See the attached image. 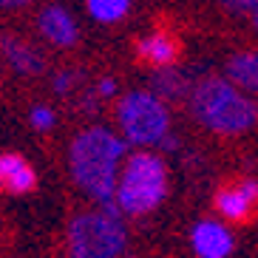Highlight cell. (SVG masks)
I'll list each match as a JSON object with an SVG mask.
<instances>
[{
	"label": "cell",
	"instance_id": "6da1fadb",
	"mask_svg": "<svg viewBox=\"0 0 258 258\" xmlns=\"http://www.w3.org/2000/svg\"><path fill=\"white\" fill-rule=\"evenodd\" d=\"M125 156H128L125 139H119L111 128H102V125H91V128L80 131L71 139L69 148L71 179L85 196L108 213H119L114 205V187Z\"/></svg>",
	"mask_w": 258,
	"mask_h": 258
},
{
	"label": "cell",
	"instance_id": "7a4b0ae2",
	"mask_svg": "<svg viewBox=\"0 0 258 258\" xmlns=\"http://www.w3.org/2000/svg\"><path fill=\"white\" fill-rule=\"evenodd\" d=\"M187 99L193 119L221 137L247 134L258 122V105L221 77H205L196 85H190Z\"/></svg>",
	"mask_w": 258,
	"mask_h": 258
},
{
	"label": "cell",
	"instance_id": "3957f363",
	"mask_svg": "<svg viewBox=\"0 0 258 258\" xmlns=\"http://www.w3.org/2000/svg\"><path fill=\"white\" fill-rule=\"evenodd\" d=\"M167 196V165L159 153L137 151L125 156L116 176L114 205L125 216H148Z\"/></svg>",
	"mask_w": 258,
	"mask_h": 258
},
{
	"label": "cell",
	"instance_id": "277c9868",
	"mask_svg": "<svg viewBox=\"0 0 258 258\" xmlns=\"http://www.w3.org/2000/svg\"><path fill=\"white\" fill-rule=\"evenodd\" d=\"M128 247V230L119 213H77L66 230V258H119Z\"/></svg>",
	"mask_w": 258,
	"mask_h": 258
},
{
	"label": "cell",
	"instance_id": "5b68a950",
	"mask_svg": "<svg viewBox=\"0 0 258 258\" xmlns=\"http://www.w3.org/2000/svg\"><path fill=\"white\" fill-rule=\"evenodd\" d=\"M116 122L122 137L134 142L137 148H153L162 145L170 134V111L167 102H162L151 91H131L116 105Z\"/></svg>",
	"mask_w": 258,
	"mask_h": 258
},
{
	"label": "cell",
	"instance_id": "8992f818",
	"mask_svg": "<svg viewBox=\"0 0 258 258\" xmlns=\"http://www.w3.org/2000/svg\"><path fill=\"white\" fill-rule=\"evenodd\" d=\"M213 207L230 224H250L258 219V182L255 179H235L221 184Z\"/></svg>",
	"mask_w": 258,
	"mask_h": 258
},
{
	"label": "cell",
	"instance_id": "52a82bcc",
	"mask_svg": "<svg viewBox=\"0 0 258 258\" xmlns=\"http://www.w3.org/2000/svg\"><path fill=\"white\" fill-rule=\"evenodd\" d=\"M190 247H193L196 258H230L235 241L227 224H221L216 219H205L190 230Z\"/></svg>",
	"mask_w": 258,
	"mask_h": 258
},
{
	"label": "cell",
	"instance_id": "ba28073f",
	"mask_svg": "<svg viewBox=\"0 0 258 258\" xmlns=\"http://www.w3.org/2000/svg\"><path fill=\"white\" fill-rule=\"evenodd\" d=\"M137 60L148 69H170L176 60H179V40L170 34V31L159 29L151 31L148 37H142L137 43Z\"/></svg>",
	"mask_w": 258,
	"mask_h": 258
},
{
	"label": "cell",
	"instance_id": "9c48e42d",
	"mask_svg": "<svg viewBox=\"0 0 258 258\" xmlns=\"http://www.w3.org/2000/svg\"><path fill=\"white\" fill-rule=\"evenodd\" d=\"M37 187V173L20 153H0V190L12 196H23Z\"/></svg>",
	"mask_w": 258,
	"mask_h": 258
},
{
	"label": "cell",
	"instance_id": "30bf717a",
	"mask_svg": "<svg viewBox=\"0 0 258 258\" xmlns=\"http://www.w3.org/2000/svg\"><path fill=\"white\" fill-rule=\"evenodd\" d=\"M40 31L48 43L60 48H69L77 43V23L62 6H48L40 12Z\"/></svg>",
	"mask_w": 258,
	"mask_h": 258
},
{
	"label": "cell",
	"instance_id": "8fae6325",
	"mask_svg": "<svg viewBox=\"0 0 258 258\" xmlns=\"http://www.w3.org/2000/svg\"><path fill=\"white\" fill-rule=\"evenodd\" d=\"M0 48H3V57L17 74H40L43 71V57L37 54V48H31L26 40L15 37V34H3L0 37Z\"/></svg>",
	"mask_w": 258,
	"mask_h": 258
},
{
	"label": "cell",
	"instance_id": "7c38bea8",
	"mask_svg": "<svg viewBox=\"0 0 258 258\" xmlns=\"http://www.w3.org/2000/svg\"><path fill=\"white\" fill-rule=\"evenodd\" d=\"M227 83L244 94H258V51H238L230 57Z\"/></svg>",
	"mask_w": 258,
	"mask_h": 258
},
{
	"label": "cell",
	"instance_id": "4fadbf2b",
	"mask_svg": "<svg viewBox=\"0 0 258 258\" xmlns=\"http://www.w3.org/2000/svg\"><path fill=\"white\" fill-rule=\"evenodd\" d=\"M151 94H156L162 102H167V99H184L190 94V83H187V77H184L182 71L159 69L156 74H153V91Z\"/></svg>",
	"mask_w": 258,
	"mask_h": 258
},
{
	"label": "cell",
	"instance_id": "5bb4252c",
	"mask_svg": "<svg viewBox=\"0 0 258 258\" xmlns=\"http://www.w3.org/2000/svg\"><path fill=\"white\" fill-rule=\"evenodd\" d=\"M131 0H88V12L99 23H116L128 15Z\"/></svg>",
	"mask_w": 258,
	"mask_h": 258
},
{
	"label": "cell",
	"instance_id": "9a60e30c",
	"mask_svg": "<svg viewBox=\"0 0 258 258\" xmlns=\"http://www.w3.org/2000/svg\"><path fill=\"white\" fill-rule=\"evenodd\" d=\"M29 119H31V128H34V131H51L54 122H57V119H54V111L48 105H37L34 111H31Z\"/></svg>",
	"mask_w": 258,
	"mask_h": 258
},
{
	"label": "cell",
	"instance_id": "2e32d148",
	"mask_svg": "<svg viewBox=\"0 0 258 258\" xmlns=\"http://www.w3.org/2000/svg\"><path fill=\"white\" fill-rule=\"evenodd\" d=\"M74 83H77V74L66 69V71H60V74L54 77L51 85H54V91H57V94H69L71 88H74Z\"/></svg>",
	"mask_w": 258,
	"mask_h": 258
},
{
	"label": "cell",
	"instance_id": "e0dca14e",
	"mask_svg": "<svg viewBox=\"0 0 258 258\" xmlns=\"http://www.w3.org/2000/svg\"><path fill=\"white\" fill-rule=\"evenodd\" d=\"M224 6H227L230 12H238V15H244V12H255V9H258V0H224Z\"/></svg>",
	"mask_w": 258,
	"mask_h": 258
},
{
	"label": "cell",
	"instance_id": "ac0fdd59",
	"mask_svg": "<svg viewBox=\"0 0 258 258\" xmlns=\"http://www.w3.org/2000/svg\"><path fill=\"white\" fill-rule=\"evenodd\" d=\"M114 94H116V83L111 80V77H105V80H99V85H97V97L108 99V97H114Z\"/></svg>",
	"mask_w": 258,
	"mask_h": 258
},
{
	"label": "cell",
	"instance_id": "d6986e66",
	"mask_svg": "<svg viewBox=\"0 0 258 258\" xmlns=\"http://www.w3.org/2000/svg\"><path fill=\"white\" fill-rule=\"evenodd\" d=\"M29 0H0V9H20V6H26Z\"/></svg>",
	"mask_w": 258,
	"mask_h": 258
},
{
	"label": "cell",
	"instance_id": "ffe728a7",
	"mask_svg": "<svg viewBox=\"0 0 258 258\" xmlns=\"http://www.w3.org/2000/svg\"><path fill=\"white\" fill-rule=\"evenodd\" d=\"M252 15H255V26H258V9H255V12H252Z\"/></svg>",
	"mask_w": 258,
	"mask_h": 258
}]
</instances>
